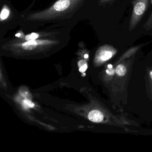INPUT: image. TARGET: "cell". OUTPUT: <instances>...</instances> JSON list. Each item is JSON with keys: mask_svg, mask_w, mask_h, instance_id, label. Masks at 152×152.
<instances>
[{"mask_svg": "<svg viewBox=\"0 0 152 152\" xmlns=\"http://www.w3.org/2000/svg\"><path fill=\"white\" fill-rule=\"evenodd\" d=\"M80 1L81 0H58L49 8L33 15L32 18L47 20L58 16L74 8Z\"/></svg>", "mask_w": 152, "mask_h": 152, "instance_id": "cell-1", "label": "cell"}, {"mask_svg": "<svg viewBox=\"0 0 152 152\" xmlns=\"http://www.w3.org/2000/svg\"><path fill=\"white\" fill-rule=\"evenodd\" d=\"M149 0H136L133 3V10L129 29L132 31L139 23L148 7Z\"/></svg>", "mask_w": 152, "mask_h": 152, "instance_id": "cell-2", "label": "cell"}, {"mask_svg": "<svg viewBox=\"0 0 152 152\" xmlns=\"http://www.w3.org/2000/svg\"><path fill=\"white\" fill-rule=\"evenodd\" d=\"M116 50L112 46L104 45L100 48L99 53V57L102 61H106L110 59L115 54Z\"/></svg>", "mask_w": 152, "mask_h": 152, "instance_id": "cell-3", "label": "cell"}, {"mask_svg": "<svg viewBox=\"0 0 152 152\" xmlns=\"http://www.w3.org/2000/svg\"><path fill=\"white\" fill-rule=\"evenodd\" d=\"M52 41L48 40H34L27 41L22 43V47L25 50H32L36 48L39 45L50 43Z\"/></svg>", "mask_w": 152, "mask_h": 152, "instance_id": "cell-4", "label": "cell"}, {"mask_svg": "<svg viewBox=\"0 0 152 152\" xmlns=\"http://www.w3.org/2000/svg\"><path fill=\"white\" fill-rule=\"evenodd\" d=\"M88 117L89 120L91 121L99 123L103 121L104 115L100 111L94 110L90 112Z\"/></svg>", "mask_w": 152, "mask_h": 152, "instance_id": "cell-5", "label": "cell"}, {"mask_svg": "<svg viewBox=\"0 0 152 152\" xmlns=\"http://www.w3.org/2000/svg\"><path fill=\"white\" fill-rule=\"evenodd\" d=\"M127 72L126 67L123 64H119L115 68V73L119 76H123Z\"/></svg>", "mask_w": 152, "mask_h": 152, "instance_id": "cell-6", "label": "cell"}, {"mask_svg": "<svg viewBox=\"0 0 152 152\" xmlns=\"http://www.w3.org/2000/svg\"><path fill=\"white\" fill-rule=\"evenodd\" d=\"M10 13V11L7 8H3L0 15L1 19V20H6L9 16Z\"/></svg>", "mask_w": 152, "mask_h": 152, "instance_id": "cell-7", "label": "cell"}, {"mask_svg": "<svg viewBox=\"0 0 152 152\" xmlns=\"http://www.w3.org/2000/svg\"><path fill=\"white\" fill-rule=\"evenodd\" d=\"M39 37V34L35 33H32L31 34L26 35L25 37V40L27 41L36 40Z\"/></svg>", "mask_w": 152, "mask_h": 152, "instance_id": "cell-8", "label": "cell"}, {"mask_svg": "<svg viewBox=\"0 0 152 152\" xmlns=\"http://www.w3.org/2000/svg\"><path fill=\"white\" fill-rule=\"evenodd\" d=\"M144 27L146 30H149L152 29V13L150 15V17L146 23L144 25Z\"/></svg>", "mask_w": 152, "mask_h": 152, "instance_id": "cell-9", "label": "cell"}, {"mask_svg": "<svg viewBox=\"0 0 152 152\" xmlns=\"http://www.w3.org/2000/svg\"><path fill=\"white\" fill-rule=\"evenodd\" d=\"M24 102L25 104H26L27 105L30 107H34V104L32 102H31V101L28 100V99H26V100H24Z\"/></svg>", "mask_w": 152, "mask_h": 152, "instance_id": "cell-10", "label": "cell"}, {"mask_svg": "<svg viewBox=\"0 0 152 152\" xmlns=\"http://www.w3.org/2000/svg\"><path fill=\"white\" fill-rule=\"evenodd\" d=\"M87 68H88V66L86 64H84L83 66L80 67V69H79V71L81 73L84 72L87 70Z\"/></svg>", "mask_w": 152, "mask_h": 152, "instance_id": "cell-11", "label": "cell"}, {"mask_svg": "<svg viewBox=\"0 0 152 152\" xmlns=\"http://www.w3.org/2000/svg\"><path fill=\"white\" fill-rule=\"evenodd\" d=\"M111 0H101V2L102 3H104V2H107V1H110Z\"/></svg>", "mask_w": 152, "mask_h": 152, "instance_id": "cell-12", "label": "cell"}, {"mask_svg": "<svg viewBox=\"0 0 152 152\" xmlns=\"http://www.w3.org/2000/svg\"><path fill=\"white\" fill-rule=\"evenodd\" d=\"M84 57L85 58H88V54H85L84 55Z\"/></svg>", "mask_w": 152, "mask_h": 152, "instance_id": "cell-13", "label": "cell"}, {"mask_svg": "<svg viewBox=\"0 0 152 152\" xmlns=\"http://www.w3.org/2000/svg\"><path fill=\"white\" fill-rule=\"evenodd\" d=\"M149 75H150V78L152 80V71L150 72V73H149Z\"/></svg>", "mask_w": 152, "mask_h": 152, "instance_id": "cell-14", "label": "cell"}, {"mask_svg": "<svg viewBox=\"0 0 152 152\" xmlns=\"http://www.w3.org/2000/svg\"><path fill=\"white\" fill-rule=\"evenodd\" d=\"M21 36V34L20 33H18L17 34H16L15 36H16V37H20V36Z\"/></svg>", "mask_w": 152, "mask_h": 152, "instance_id": "cell-15", "label": "cell"}, {"mask_svg": "<svg viewBox=\"0 0 152 152\" xmlns=\"http://www.w3.org/2000/svg\"><path fill=\"white\" fill-rule=\"evenodd\" d=\"M108 68H112L113 67V66L112 65L109 64L108 65Z\"/></svg>", "mask_w": 152, "mask_h": 152, "instance_id": "cell-16", "label": "cell"}, {"mask_svg": "<svg viewBox=\"0 0 152 152\" xmlns=\"http://www.w3.org/2000/svg\"><path fill=\"white\" fill-rule=\"evenodd\" d=\"M85 75H85V73L82 74V75L83 76H84Z\"/></svg>", "mask_w": 152, "mask_h": 152, "instance_id": "cell-17", "label": "cell"}, {"mask_svg": "<svg viewBox=\"0 0 152 152\" xmlns=\"http://www.w3.org/2000/svg\"><path fill=\"white\" fill-rule=\"evenodd\" d=\"M150 1H151V3H152V0H150Z\"/></svg>", "mask_w": 152, "mask_h": 152, "instance_id": "cell-18", "label": "cell"}]
</instances>
